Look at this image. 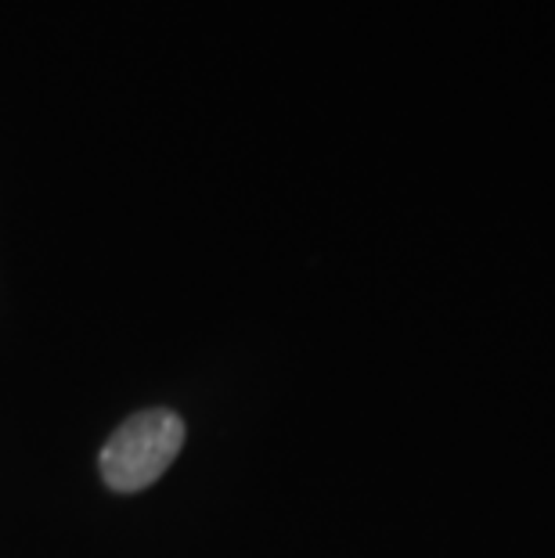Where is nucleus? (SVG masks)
Returning <instances> with one entry per match:
<instances>
[{"label": "nucleus", "mask_w": 555, "mask_h": 558, "mask_svg": "<svg viewBox=\"0 0 555 558\" xmlns=\"http://www.w3.org/2000/svg\"><path fill=\"white\" fill-rule=\"evenodd\" d=\"M184 418L170 408L137 411L101 447V483L116 494H141L170 472L184 447Z\"/></svg>", "instance_id": "nucleus-1"}]
</instances>
